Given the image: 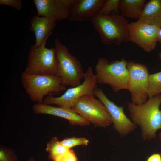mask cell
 Instances as JSON below:
<instances>
[{
    "instance_id": "obj_1",
    "label": "cell",
    "mask_w": 161,
    "mask_h": 161,
    "mask_svg": "<svg viewBox=\"0 0 161 161\" xmlns=\"http://www.w3.org/2000/svg\"><path fill=\"white\" fill-rule=\"evenodd\" d=\"M161 94L149 98L141 104L127 103L129 116L132 121L140 127L143 140L155 139L156 131L161 129Z\"/></svg>"
},
{
    "instance_id": "obj_2",
    "label": "cell",
    "mask_w": 161,
    "mask_h": 161,
    "mask_svg": "<svg viewBox=\"0 0 161 161\" xmlns=\"http://www.w3.org/2000/svg\"><path fill=\"white\" fill-rule=\"evenodd\" d=\"M112 13L108 16L96 13L90 21L93 28L98 33L103 44L119 46L129 41V23L120 14Z\"/></svg>"
},
{
    "instance_id": "obj_3",
    "label": "cell",
    "mask_w": 161,
    "mask_h": 161,
    "mask_svg": "<svg viewBox=\"0 0 161 161\" xmlns=\"http://www.w3.org/2000/svg\"><path fill=\"white\" fill-rule=\"evenodd\" d=\"M21 82L30 100L37 103H43L47 95L59 94L66 89L57 75H31L23 72Z\"/></svg>"
},
{
    "instance_id": "obj_4",
    "label": "cell",
    "mask_w": 161,
    "mask_h": 161,
    "mask_svg": "<svg viewBox=\"0 0 161 161\" xmlns=\"http://www.w3.org/2000/svg\"><path fill=\"white\" fill-rule=\"evenodd\" d=\"M127 62L124 58L110 62L104 58H98L95 74L98 83L109 85L115 92L128 90L129 73Z\"/></svg>"
},
{
    "instance_id": "obj_5",
    "label": "cell",
    "mask_w": 161,
    "mask_h": 161,
    "mask_svg": "<svg viewBox=\"0 0 161 161\" xmlns=\"http://www.w3.org/2000/svg\"><path fill=\"white\" fill-rule=\"evenodd\" d=\"M48 35L40 46L35 44L30 47L27 55V64L23 72L31 75H57L58 62L55 48L46 47Z\"/></svg>"
},
{
    "instance_id": "obj_6",
    "label": "cell",
    "mask_w": 161,
    "mask_h": 161,
    "mask_svg": "<svg viewBox=\"0 0 161 161\" xmlns=\"http://www.w3.org/2000/svg\"><path fill=\"white\" fill-rule=\"evenodd\" d=\"M55 45L58 62L57 75L60 78L62 84L72 87L81 84L85 72L80 61L72 55L67 47L57 38L55 41Z\"/></svg>"
},
{
    "instance_id": "obj_7",
    "label": "cell",
    "mask_w": 161,
    "mask_h": 161,
    "mask_svg": "<svg viewBox=\"0 0 161 161\" xmlns=\"http://www.w3.org/2000/svg\"><path fill=\"white\" fill-rule=\"evenodd\" d=\"M84 80L78 86L67 89L61 96L55 97L49 95L44 98L43 103L48 105H56L58 107L72 109L78 100L83 96L94 95L98 83L92 68L88 66L85 72Z\"/></svg>"
},
{
    "instance_id": "obj_8",
    "label": "cell",
    "mask_w": 161,
    "mask_h": 161,
    "mask_svg": "<svg viewBox=\"0 0 161 161\" xmlns=\"http://www.w3.org/2000/svg\"><path fill=\"white\" fill-rule=\"evenodd\" d=\"M93 95H85L76 102L73 110L95 127H106L112 123L109 114L104 104Z\"/></svg>"
},
{
    "instance_id": "obj_9",
    "label": "cell",
    "mask_w": 161,
    "mask_h": 161,
    "mask_svg": "<svg viewBox=\"0 0 161 161\" xmlns=\"http://www.w3.org/2000/svg\"><path fill=\"white\" fill-rule=\"evenodd\" d=\"M129 73L128 90L130 92L131 102L139 105L147 101L149 73L147 66L135 62L128 61Z\"/></svg>"
},
{
    "instance_id": "obj_10",
    "label": "cell",
    "mask_w": 161,
    "mask_h": 161,
    "mask_svg": "<svg viewBox=\"0 0 161 161\" xmlns=\"http://www.w3.org/2000/svg\"><path fill=\"white\" fill-rule=\"evenodd\" d=\"M160 29L138 21L129 23V41L136 44L145 52H150L155 49L158 41Z\"/></svg>"
},
{
    "instance_id": "obj_11",
    "label": "cell",
    "mask_w": 161,
    "mask_h": 161,
    "mask_svg": "<svg viewBox=\"0 0 161 161\" xmlns=\"http://www.w3.org/2000/svg\"><path fill=\"white\" fill-rule=\"evenodd\" d=\"M94 95L97 97L107 108L113 123L114 129L121 137H124L133 132L137 125L126 116L123 106H119L109 100L103 91L97 88L94 92Z\"/></svg>"
},
{
    "instance_id": "obj_12",
    "label": "cell",
    "mask_w": 161,
    "mask_h": 161,
    "mask_svg": "<svg viewBox=\"0 0 161 161\" xmlns=\"http://www.w3.org/2000/svg\"><path fill=\"white\" fill-rule=\"evenodd\" d=\"M76 0H34L38 16L56 22L68 18L70 9Z\"/></svg>"
},
{
    "instance_id": "obj_13",
    "label": "cell",
    "mask_w": 161,
    "mask_h": 161,
    "mask_svg": "<svg viewBox=\"0 0 161 161\" xmlns=\"http://www.w3.org/2000/svg\"><path fill=\"white\" fill-rule=\"evenodd\" d=\"M106 0H76L71 7L68 18L81 23L91 19L103 6Z\"/></svg>"
},
{
    "instance_id": "obj_14",
    "label": "cell",
    "mask_w": 161,
    "mask_h": 161,
    "mask_svg": "<svg viewBox=\"0 0 161 161\" xmlns=\"http://www.w3.org/2000/svg\"><path fill=\"white\" fill-rule=\"evenodd\" d=\"M32 109L35 114L51 115L66 119L71 125L83 126L90 124L73 109L54 107L43 103L35 104L32 106Z\"/></svg>"
},
{
    "instance_id": "obj_15",
    "label": "cell",
    "mask_w": 161,
    "mask_h": 161,
    "mask_svg": "<svg viewBox=\"0 0 161 161\" xmlns=\"http://www.w3.org/2000/svg\"><path fill=\"white\" fill-rule=\"evenodd\" d=\"M30 26L29 30L33 32L35 35L37 46L41 45L47 36L52 34V31L56 26V22L43 16L35 15L30 19Z\"/></svg>"
},
{
    "instance_id": "obj_16",
    "label": "cell",
    "mask_w": 161,
    "mask_h": 161,
    "mask_svg": "<svg viewBox=\"0 0 161 161\" xmlns=\"http://www.w3.org/2000/svg\"><path fill=\"white\" fill-rule=\"evenodd\" d=\"M161 28V0H150L147 2L137 21Z\"/></svg>"
},
{
    "instance_id": "obj_17",
    "label": "cell",
    "mask_w": 161,
    "mask_h": 161,
    "mask_svg": "<svg viewBox=\"0 0 161 161\" xmlns=\"http://www.w3.org/2000/svg\"><path fill=\"white\" fill-rule=\"evenodd\" d=\"M146 0H120V14L125 17L138 19L147 2Z\"/></svg>"
},
{
    "instance_id": "obj_18",
    "label": "cell",
    "mask_w": 161,
    "mask_h": 161,
    "mask_svg": "<svg viewBox=\"0 0 161 161\" xmlns=\"http://www.w3.org/2000/svg\"><path fill=\"white\" fill-rule=\"evenodd\" d=\"M69 150L63 146L56 137L52 138L47 143L46 149L49 154V158L53 161H54L58 157L66 152Z\"/></svg>"
},
{
    "instance_id": "obj_19",
    "label": "cell",
    "mask_w": 161,
    "mask_h": 161,
    "mask_svg": "<svg viewBox=\"0 0 161 161\" xmlns=\"http://www.w3.org/2000/svg\"><path fill=\"white\" fill-rule=\"evenodd\" d=\"M161 93V71L149 74L148 93L149 98Z\"/></svg>"
},
{
    "instance_id": "obj_20",
    "label": "cell",
    "mask_w": 161,
    "mask_h": 161,
    "mask_svg": "<svg viewBox=\"0 0 161 161\" xmlns=\"http://www.w3.org/2000/svg\"><path fill=\"white\" fill-rule=\"evenodd\" d=\"M120 0H106L103 6L97 13L108 16L111 13L114 12L119 14Z\"/></svg>"
},
{
    "instance_id": "obj_21",
    "label": "cell",
    "mask_w": 161,
    "mask_h": 161,
    "mask_svg": "<svg viewBox=\"0 0 161 161\" xmlns=\"http://www.w3.org/2000/svg\"><path fill=\"white\" fill-rule=\"evenodd\" d=\"M60 142L63 146L70 149L75 146H87L88 145L89 141L83 137H73L65 139Z\"/></svg>"
},
{
    "instance_id": "obj_22",
    "label": "cell",
    "mask_w": 161,
    "mask_h": 161,
    "mask_svg": "<svg viewBox=\"0 0 161 161\" xmlns=\"http://www.w3.org/2000/svg\"><path fill=\"white\" fill-rule=\"evenodd\" d=\"M0 161H18V160L12 150L1 147L0 149Z\"/></svg>"
},
{
    "instance_id": "obj_23",
    "label": "cell",
    "mask_w": 161,
    "mask_h": 161,
    "mask_svg": "<svg viewBox=\"0 0 161 161\" xmlns=\"http://www.w3.org/2000/svg\"><path fill=\"white\" fill-rule=\"evenodd\" d=\"M54 161H77L73 150L69 149L66 152L59 156Z\"/></svg>"
},
{
    "instance_id": "obj_24",
    "label": "cell",
    "mask_w": 161,
    "mask_h": 161,
    "mask_svg": "<svg viewBox=\"0 0 161 161\" xmlns=\"http://www.w3.org/2000/svg\"><path fill=\"white\" fill-rule=\"evenodd\" d=\"M0 5L10 6L18 10H20L23 7L21 0H0Z\"/></svg>"
},
{
    "instance_id": "obj_25",
    "label": "cell",
    "mask_w": 161,
    "mask_h": 161,
    "mask_svg": "<svg viewBox=\"0 0 161 161\" xmlns=\"http://www.w3.org/2000/svg\"><path fill=\"white\" fill-rule=\"evenodd\" d=\"M146 161H161V154L154 153L151 154Z\"/></svg>"
},
{
    "instance_id": "obj_26",
    "label": "cell",
    "mask_w": 161,
    "mask_h": 161,
    "mask_svg": "<svg viewBox=\"0 0 161 161\" xmlns=\"http://www.w3.org/2000/svg\"><path fill=\"white\" fill-rule=\"evenodd\" d=\"M159 136L160 138V140L161 141V132L159 133Z\"/></svg>"
},
{
    "instance_id": "obj_27",
    "label": "cell",
    "mask_w": 161,
    "mask_h": 161,
    "mask_svg": "<svg viewBox=\"0 0 161 161\" xmlns=\"http://www.w3.org/2000/svg\"><path fill=\"white\" fill-rule=\"evenodd\" d=\"M159 57L160 59L161 60V52H160L159 54Z\"/></svg>"
},
{
    "instance_id": "obj_28",
    "label": "cell",
    "mask_w": 161,
    "mask_h": 161,
    "mask_svg": "<svg viewBox=\"0 0 161 161\" xmlns=\"http://www.w3.org/2000/svg\"><path fill=\"white\" fill-rule=\"evenodd\" d=\"M29 161H35L34 159H33V158H31L30 159Z\"/></svg>"
},
{
    "instance_id": "obj_29",
    "label": "cell",
    "mask_w": 161,
    "mask_h": 161,
    "mask_svg": "<svg viewBox=\"0 0 161 161\" xmlns=\"http://www.w3.org/2000/svg\"><path fill=\"white\" fill-rule=\"evenodd\" d=\"M158 41L161 42V37L159 38Z\"/></svg>"
}]
</instances>
